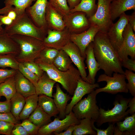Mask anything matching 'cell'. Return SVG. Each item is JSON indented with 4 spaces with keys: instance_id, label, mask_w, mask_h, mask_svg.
Segmentation results:
<instances>
[{
    "instance_id": "cell-15",
    "label": "cell",
    "mask_w": 135,
    "mask_h": 135,
    "mask_svg": "<svg viewBox=\"0 0 135 135\" xmlns=\"http://www.w3.org/2000/svg\"><path fill=\"white\" fill-rule=\"evenodd\" d=\"M99 30L97 26L92 25L83 32L79 34H71L70 41L78 48L82 56L85 58L86 48L91 42L94 41L96 35Z\"/></svg>"
},
{
    "instance_id": "cell-18",
    "label": "cell",
    "mask_w": 135,
    "mask_h": 135,
    "mask_svg": "<svg viewBox=\"0 0 135 135\" xmlns=\"http://www.w3.org/2000/svg\"><path fill=\"white\" fill-rule=\"evenodd\" d=\"M45 19L48 29L61 31L66 28L63 17L48 2L45 14Z\"/></svg>"
},
{
    "instance_id": "cell-5",
    "label": "cell",
    "mask_w": 135,
    "mask_h": 135,
    "mask_svg": "<svg viewBox=\"0 0 135 135\" xmlns=\"http://www.w3.org/2000/svg\"><path fill=\"white\" fill-rule=\"evenodd\" d=\"M131 98H124L118 96L114 102V107L111 110H106L100 108L99 115L96 120L98 127L107 122L116 123L124 120L129 114L128 104Z\"/></svg>"
},
{
    "instance_id": "cell-50",
    "label": "cell",
    "mask_w": 135,
    "mask_h": 135,
    "mask_svg": "<svg viewBox=\"0 0 135 135\" xmlns=\"http://www.w3.org/2000/svg\"><path fill=\"white\" fill-rule=\"evenodd\" d=\"M129 113L131 115L135 112V96L131 98L128 104Z\"/></svg>"
},
{
    "instance_id": "cell-14",
    "label": "cell",
    "mask_w": 135,
    "mask_h": 135,
    "mask_svg": "<svg viewBox=\"0 0 135 135\" xmlns=\"http://www.w3.org/2000/svg\"><path fill=\"white\" fill-rule=\"evenodd\" d=\"M123 37L122 44L118 55L121 62L127 60L128 56L135 59V34L129 24L125 28Z\"/></svg>"
},
{
    "instance_id": "cell-44",
    "label": "cell",
    "mask_w": 135,
    "mask_h": 135,
    "mask_svg": "<svg viewBox=\"0 0 135 135\" xmlns=\"http://www.w3.org/2000/svg\"><path fill=\"white\" fill-rule=\"evenodd\" d=\"M115 124L110 123L108 127L105 129H101L97 128L94 125L93 128L96 132V135H112L115 126Z\"/></svg>"
},
{
    "instance_id": "cell-1",
    "label": "cell",
    "mask_w": 135,
    "mask_h": 135,
    "mask_svg": "<svg viewBox=\"0 0 135 135\" xmlns=\"http://www.w3.org/2000/svg\"><path fill=\"white\" fill-rule=\"evenodd\" d=\"M92 42L94 56L100 69L104 70V74L110 76L114 72L124 74L121 62L107 33L98 32Z\"/></svg>"
},
{
    "instance_id": "cell-8",
    "label": "cell",
    "mask_w": 135,
    "mask_h": 135,
    "mask_svg": "<svg viewBox=\"0 0 135 135\" xmlns=\"http://www.w3.org/2000/svg\"><path fill=\"white\" fill-rule=\"evenodd\" d=\"M124 74L114 72L112 76L105 74L100 75L97 80L98 82L105 81L106 85L104 87L99 88L95 90L98 94L101 92L115 94L118 92L127 93L128 92Z\"/></svg>"
},
{
    "instance_id": "cell-43",
    "label": "cell",
    "mask_w": 135,
    "mask_h": 135,
    "mask_svg": "<svg viewBox=\"0 0 135 135\" xmlns=\"http://www.w3.org/2000/svg\"><path fill=\"white\" fill-rule=\"evenodd\" d=\"M18 70L12 68H0V84L8 78L14 76Z\"/></svg>"
},
{
    "instance_id": "cell-11",
    "label": "cell",
    "mask_w": 135,
    "mask_h": 135,
    "mask_svg": "<svg viewBox=\"0 0 135 135\" xmlns=\"http://www.w3.org/2000/svg\"><path fill=\"white\" fill-rule=\"evenodd\" d=\"M66 28L71 34H79L87 30L90 24L86 14L81 12H70L63 17Z\"/></svg>"
},
{
    "instance_id": "cell-4",
    "label": "cell",
    "mask_w": 135,
    "mask_h": 135,
    "mask_svg": "<svg viewBox=\"0 0 135 135\" xmlns=\"http://www.w3.org/2000/svg\"><path fill=\"white\" fill-rule=\"evenodd\" d=\"M4 29L10 36L22 34L31 36L42 41L47 34L46 32L34 24L26 12L17 15L12 23L6 25Z\"/></svg>"
},
{
    "instance_id": "cell-54",
    "label": "cell",
    "mask_w": 135,
    "mask_h": 135,
    "mask_svg": "<svg viewBox=\"0 0 135 135\" xmlns=\"http://www.w3.org/2000/svg\"><path fill=\"white\" fill-rule=\"evenodd\" d=\"M70 10L73 9L78 5L81 0H66Z\"/></svg>"
},
{
    "instance_id": "cell-33",
    "label": "cell",
    "mask_w": 135,
    "mask_h": 135,
    "mask_svg": "<svg viewBox=\"0 0 135 135\" xmlns=\"http://www.w3.org/2000/svg\"><path fill=\"white\" fill-rule=\"evenodd\" d=\"M59 50L53 48L45 47L38 57L35 60L34 62L36 63L42 62L52 64Z\"/></svg>"
},
{
    "instance_id": "cell-26",
    "label": "cell",
    "mask_w": 135,
    "mask_h": 135,
    "mask_svg": "<svg viewBox=\"0 0 135 135\" xmlns=\"http://www.w3.org/2000/svg\"><path fill=\"white\" fill-rule=\"evenodd\" d=\"M79 121L80 124L75 125L72 135H96V132L93 128L94 121L89 118H84L79 120Z\"/></svg>"
},
{
    "instance_id": "cell-39",
    "label": "cell",
    "mask_w": 135,
    "mask_h": 135,
    "mask_svg": "<svg viewBox=\"0 0 135 135\" xmlns=\"http://www.w3.org/2000/svg\"><path fill=\"white\" fill-rule=\"evenodd\" d=\"M124 74L128 81L127 85L128 91L132 96H135V74L132 71L126 70Z\"/></svg>"
},
{
    "instance_id": "cell-21",
    "label": "cell",
    "mask_w": 135,
    "mask_h": 135,
    "mask_svg": "<svg viewBox=\"0 0 135 135\" xmlns=\"http://www.w3.org/2000/svg\"><path fill=\"white\" fill-rule=\"evenodd\" d=\"M20 51L18 45L4 29L0 32V54H12L15 56Z\"/></svg>"
},
{
    "instance_id": "cell-37",
    "label": "cell",
    "mask_w": 135,
    "mask_h": 135,
    "mask_svg": "<svg viewBox=\"0 0 135 135\" xmlns=\"http://www.w3.org/2000/svg\"><path fill=\"white\" fill-rule=\"evenodd\" d=\"M48 1L63 17L70 12V9L66 0H48Z\"/></svg>"
},
{
    "instance_id": "cell-55",
    "label": "cell",
    "mask_w": 135,
    "mask_h": 135,
    "mask_svg": "<svg viewBox=\"0 0 135 135\" xmlns=\"http://www.w3.org/2000/svg\"><path fill=\"white\" fill-rule=\"evenodd\" d=\"M14 8L12 6H6L3 8L0 9V14H6L9 11L13 9Z\"/></svg>"
},
{
    "instance_id": "cell-23",
    "label": "cell",
    "mask_w": 135,
    "mask_h": 135,
    "mask_svg": "<svg viewBox=\"0 0 135 135\" xmlns=\"http://www.w3.org/2000/svg\"><path fill=\"white\" fill-rule=\"evenodd\" d=\"M56 82L50 78L44 72L34 86L36 94L38 95L44 94L53 97V89Z\"/></svg>"
},
{
    "instance_id": "cell-17",
    "label": "cell",
    "mask_w": 135,
    "mask_h": 135,
    "mask_svg": "<svg viewBox=\"0 0 135 135\" xmlns=\"http://www.w3.org/2000/svg\"><path fill=\"white\" fill-rule=\"evenodd\" d=\"M62 49L67 53L72 62L76 66L82 79L86 82L87 75L84 62L85 58L82 56L78 48L70 41Z\"/></svg>"
},
{
    "instance_id": "cell-13",
    "label": "cell",
    "mask_w": 135,
    "mask_h": 135,
    "mask_svg": "<svg viewBox=\"0 0 135 135\" xmlns=\"http://www.w3.org/2000/svg\"><path fill=\"white\" fill-rule=\"evenodd\" d=\"M70 34L66 28L61 31L48 29L42 41L43 44L45 47L60 50L70 41Z\"/></svg>"
},
{
    "instance_id": "cell-47",
    "label": "cell",
    "mask_w": 135,
    "mask_h": 135,
    "mask_svg": "<svg viewBox=\"0 0 135 135\" xmlns=\"http://www.w3.org/2000/svg\"><path fill=\"white\" fill-rule=\"evenodd\" d=\"M122 66L129 70L135 72V60L128 58L126 60L122 62Z\"/></svg>"
},
{
    "instance_id": "cell-27",
    "label": "cell",
    "mask_w": 135,
    "mask_h": 135,
    "mask_svg": "<svg viewBox=\"0 0 135 135\" xmlns=\"http://www.w3.org/2000/svg\"><path fill=\"white\" fill-rule=\"evenodd\" d=\"M38 95L36 94L25 98V102L19 115L20 120H24L28 118L38 105Z\"/></svg>"
},
{
    "instance_id": "cell-41",
    "label": "cell",
    "mask_w": 135,
    "mask_h": 135,
    "mask_svg": "<svg viewBox=\"0 0 135 135\" xmlns=\"http://www.w3.org/2000/svg\"><path fill=\"white\" fill-rule=\"evenodd\" d=\"M22 63L39 77L41 76L44 74V72L40 68L38 64L34 61L26 62Z\"/></svg>"
},
{
    "instance_id": "cell-25",
    "label": "cell",
    "mask_w": 135,
    "mask_h": 135,
    "mask_svg": "<svg viewBox=\"0 0 135 135\" xmlns=\"http://www.w3.org/2000/svg\"><path fill=\"white\" fill-rule=\"evenodd\" d=\"M51 98L44 94L38 95V105L51 117H55L59 112Z\"/></svg>"
},
{
    "instance_id": "cell-20",
    "label": "cell",
    "mask_w": 135,
    "mask_h": 135,
    "mask_svg": "<svg viewBox=\"0 0 135 135\" xmlns=\"http://www.w3.org/2000/svg\"><path fill=\"white\" fill-rule=\"evenodd\" d=\"M17 92L25 98L36 94L34 84L18 70L14 76Z\"/></svg>"
},
{
    "instance_id": "cell-16",
    "label": "cell",
    "mask_w": 135,
    "mask_h": 135,
    "mask_svg": "<svg viewBox=\"0 0 135 135\" xmlns=\"http://www.w3.org/2000/svg\"><path fill=\"white\" fill-rule=\"evenodd\" d=\"M98 83L91 84L84 80L81 77L78 80L76 87L74 91L70 102L68 104L66 110V115L69 114L72 110L73 107L85 95L88 94L99 88Z\"/></svg>"
},
{
    "instance_id": "cell-46",
    "label": "cell",
    "mask_w": 135,
    "mask_h": 135,
    "mask_svg": "<svg viewBox=\"0 0 135 135\" xmlns=\"http://www.w3.org/2000/svg\"><path fill=\"white\" fill-rule=\"evenodd\" d=\"M12 135H29L20 124H15L11 133Z\"/></svg>"
},
{
    "instance_id": "cell-51",
    "label": "cell",
    "mask_w": 135,
    "mask_h": 135,
    "mask_svg": "<svg viewBox=\"0 0 135 135\" xmlns=\"http://www.w3.org/2000/svg\"><path fill=\"white\" fill-rule=\"evenodd\" d=\"M13 20L10 18L6 14L0 15V21L3 24L8 25L11 24Z\"/></svg>"
},
{
    "instance_id": "cell-6",
    "label": "cell",
    "mask_w": 135,
    "mask_h": 135,
    "mask_svg": "<svg viewBox=\"0 0 135 135\" xmlns=\"http://www.w3.org/2000/svg\"><path fill=\"white\" fill-rule=\"evenodd\" d=\"M97 94L94 90L73 107L72 111L78 120L89 118L96 122L99 115V108L96 100Z\"/></svg>"
},
{
    "instance_id": "cell-34",
    "label": "cell",
    "mask_w": 135,
    "mask_h": 135,
    "mask_svg": "<svg viewBox=\"0 0 135 135\" xmlns=\"http://www.w3.org/2000/svg\"><path fill=\"white\" fill-rule=\"evenodd\" d=\"M36 0H5V6H14V10L17 16L25 12L26 9L30 6L32 2Z\"/></svg>"
},
{
    "instance_id": "cell-45",
    "label": "cell",
    "mask_w": 135,
    "mask_h": 135,
    "mask_svg": "<svg viewBox=\"0 0 135 135\" xmlns=\"http://www.w3.org/2000/svg\"><path fill=\"white\" fill-rule=\"evenodd\" d=\"M0 121L10 122L15 124H18L17 120L10 112L0 113Z\"/></svg>"
},
{
    "instance_id": "cell-9",
    "label": "cell",
    "mask_w": 135,
    "mask_h": 135,
    "mask_svg": "<svg viewBox=\"0 0 135 135\" xmlns=\"http://www.w3.org/2000/svg\"><path fill=\"white\" fill-rule=\"evenodd\" d=\"M59 118H55L53 121L44 125L40 128L37 135H50L54 132L59 133L70 126L76 125L80 123L73 112L66 115L65 118L62 120Z\"/></svg>"
},
{
    "instance_id": "cell-49",
    "label": "cell",
    "mask_w": 135,
    "mask_h": 135,
    "mask_svg": "<svg viewBox=\"0 0 135 135\" xmlns=\"http://www.w3.org/2000/svg\"><path fill=\"white\" fill-rule=\"evenodd\" d=\"M75 128V125H72L69 126L64 132L59 133L54 132L53 133L55 135H72Z\"/></svg>"
},
{
    "instance_id": "cell-42",
    "label": "cell",
    "mask_w": 135,
    "mask_h": 135,
    "mask_svg": "<svg viewBox=\"0 0 135 135\" xmlns=\"http://www.w3.org/2000/svg\"><path fill=\"white\" fill-rule=\"evenodd\" d=\"M15 124L10 122L0 121V134L11 135Z\"/></svg>"
},
{
    "instance_id": "cell-40",
    "label": "cell",
    "mask_w": 135,
    "mask_h": 135,
    "mask_svg": "<svg viewBox=\"0 0 135 135\" xmlns=\"http://www.w3.org/2000/svg\"><path fill=\"white\" fill-rule=\"evenodd\" d=\"M20 124L29 135H37L40 127L34 124L28 118L24 120Z\"/></svg>"
},
{
    "instance_id": "cell-52",
    "label": "cell",
    "mask_w": 135,
    "mask_h": 135,
    "mask_svg": "<svg viewBox=\"0 0 135 135\" xmlns=\"http://www.w3.org/2000/svg\"><path fill=\"white\" fill-rule=\"evenodd\" d=\"M128 24L131 26L134 32L135 31V12H134L131 15H129Z\"/></svg>"
},
{
    "instance_id": "cell-38",
    "label": "cell",
    "mask_w": 135,
    "mask_h": 135,
    "mask_svg": "<svg viewBox=\"0 0 135 135\" xmlns=\"http://www.w3.org/2000/svg\"><path fill=\"white\" fill-rule=\"evenodd\" d=\"M18 70L34 86L39 79V77L22 63L19 62Z\"/></svg>"
},
{
    "instance_id": "cell-35",
    "label": "cell",
    "mask_w": 135,
    "mask_h": 135,
    "mask_svg": "<svg viewBox=\"0 0 135 135\" xmlns=\"http://www.w3.org/2000/svg\"><path fill=\"white\" fill-rule=\"evenodd\" d=\"M117 126L122 132L128 131L132 134H135V113L130 116H126L122 121L117 122Z\"/></svg>"
},
{
    "instance_id": "cell-24",
    "label": "cell",
    "mask_w": 135,
    "mask_h": 135,
    "mask_svg": "<svg viewBox=\"0 0 135 135\" xmlns=\"http://www.w3.org/2000/svg\"><path fill=\"white\" fill-rule=\"evenodd\" d=\"M135 10V0H114L111 5L112 21L128 10Z\"/></svg>"
},
{
    "instance_id": "cell-48",
    "label": "cell",
    "mask_w": 135,
    "mask_h": 135,
    "mask_svg": "<svg viewBox=\"0 0 135 135\" xmlns=\"http://www.w3.org/2000/svg\"><path fill=\"white\" fill-rule=\"evenodd\" d=\"M10 101H0V113L10 112Z\"/></svg>"
},
{
    "instance_id": "cell-29",
    "label": "cell",
    "mask_w": 135,
    "mask_h": 135,
    "mask_svg": "<svg viewBox=\"0 0 135 135\" xmlns=\"http://www.w3.org/2000/svg\"><path fill=\"white\" fill-rule=\"evenodd\" d=\"M96 0H81L80 3L70 10V12H81L85 13L88 18L96 12L97 8Z\"/></svg>"
},
{
    "instance_id": "cell-57",
    "label": "cell",
    "mask_w": 135,
    "mask_h": 135,
    "mask_svg": "<svg viewBox=\"0 0 135 135\" xmlns=\"http://www.w3.org/2000/svg\"><path fill=\"white\" fill-rule=\"evenodd\" d=\"M2 24L0 21V32L2 31L4 29L2 27Z\"/></svg>"
},
{
    "instance_id": "cell-19",
    "label": "cell",
    "mask_w": 135,
    "mask_h": 135,
    "mask_svg": "<svg viewBox=\"0 0 135 135\" xmlns=\"http://www.w3.org/2000/svg\"><path fill=\"white\" fill-rule=\"evenodd\" d=\"M85 54L86 62L88 72V75L86 77V82L93 84L95 82V78L97 73L100 69L94 56L92 42H91L86 48Z\"/></svg>"
},
{
    "instance_id": "cell-36",
    "label": "cell",
    "mask_w": 135,
    "mask_h": 135,
    "mask_svg": "<svg viewBox=\"0 0 135 135\" xmlns=\"http://www.w3.org/2000/svg\"><path fill=\"white\" fill-rule=\"evenodd\" d=\"M19 62L12 54H0V67H10L18 70Z\"/></svg>"
},
{
    "instance_id": "cell-28",
    "label": "cell",
    "mask_w": 135,
    "mask_h": 135,
    "mask_svg": "<svg viewBox=\"0 0 135 135\" xmlns=\"http://www.w3.org/2000/svg\"><path fill=\"white\" fill-rule=\"evenodd\" d=\"M51 118L38 105L28 119L34 124L40 128L52 122Z\"/></svg>"
},
{
    "instance_id": "cell-58",
    "label": "cell",
    "mask_w": 135,
    "mask_h": 135,
    "mask_svg": "<svg viewBox=\"0 0 135 135\" xmlns=\"http://www.w3.org/2000/svg\"></svg>"
},
{
    "instance_id": "cell-22",
    "label": "cell",
    "mask_w": 135,
    "mask_h": 135,
    "mask_svg": "<svg viewBox=\"0 0 135 135\" xmlns=\"http://www.w3.org/2000/svg\"><path fill=\"white\" fill-rule=\"evenodd\" d=\"M56 91L53 95V100L59 114L60 118H64L66 114V110L68 101L70 97L69 94L64 93L61 89L59 84H56Z\"/></svg>"
},
{
    "instance_id": "cell-32",
    "label": "cell",
    "mask_w": 135,
    "mask_h": 135,
    "mask_svg": "<svg viewBox=\"0 0 135 135\" xmlns=\"http://www.w3.org/2000/svg\"><path fill=\"white\" fill-rule=\"evenodd\" d=\"M10 112L18 120H20L19 115L25 102V98L16 92L10 100Z\"/></svg>"
},
{
    "instance_id": "cell-56",
    "label": "cell",
    "mask_w": 135,
    "mask_h": 135,
    "mask_svg": "<svg viewBox=\"0 0 135 135\" xmlns=\"http://www.w3.org/2000/svg\"><path fill=\"white\" fill-rule=\"evenodd\" d=\"M14 8L9 11L7 14H6L8 16L13 20H14L16 18L17 16V14L15 11L14 10Z\"/></svg>"
},
{
    "instance_id": "cell-31",
    "label": "cell",
    "mask_w": 135,
    "mask_h": 135,
    "mask_svg": "<svg viewBox=\"0 0 135 135\" xmlns=\"http://www.w3.org/2000/svg\"><path fill=\"white\" fill-rule=\"evenodd\" d=\"M72 63L68 54L64 50L62 49L59 50L52 64L59 70L62 71H65L70 68Z\"/></svg>"
},
{
    "instance_id": "cell-12",
    "label": "cell",
    "mask_w": 135,
    "mask_h": 135,
    "mask_svg": "<svg viewBox=\"0 0 135 135\" xmlns=\"http://www.w3.org/2000/svg\"><path fill=\"white\" fill-rule=\"evenodd\" d=\"M48 0H36L35 3L27 8L25 12L32 22L38 27L46 32L48 29L45 19Z\"/></svg>"
},
{
    "instance_id": "cell-7",
    "label": "cell",
    "mask_w": 135,
    "mask_h": 135,
    "mask_svg": "<svg viewBox=\"0 0 135 135\" xmlns=\"http://www.w3.org/2000/svg\"><path fill=\"white\" fill-rule=\"evenodd\" d=\"M114 0H98L95 13L88 18L90 26H97L99 31L107 33L113 23L111 12V5Z\"/></svg>"
},
{
    "instance_id": "cell-30",
    "label": "cell",
    "mask_w": 135,
    "mask_h": 135,
    "mask_svg": "<svg viewBox=\"0 0 135 135\" xmlns=\"http://www.w3.org/2000/svg\"><path fill=\"white\" fill-rule=\"evenodd\" d=\"M16 92L14 76L0 84V96H4L6 100L10 101Z\"/></svg>"
},
{
    "instance_id": "cell-2",
    "label": "cell",
    "mask_w": 135,
    "mask_h": 135,
    "mask_svg": "<svg viewBox=\"0 0 135 135\" xmlns=\"http://www.w3.org/2000/svg\"><path fill=\"white\" fill-rule=\"evenodd\" d=\"M36 63L50 78L60 84L69 94L73 95L78 82L81 77L78 69L72 64L68 70L62 71L57 69L53 64Z\"/></svg>"
},
{
    "instance_id": "cell-10",
    "label": "cell",
    "mask_w": 135,
    "mask_h": 135,
    "mask_svg": "<svg viewBox=\"0 0 135 135\" xmlns=\"http://www.w3.org/2000/svg\"><path fill=\"white\" fill-rule=\"evenodd\" d=\"M116 22L112 24L107 32L111 43L118 55L123 43L124 31L128 24L129 15L124 12Z\"/></svg>"
},
{
    "instance_id": "cell-3",
    "label": "cell",
    "mask_w": 135,
    "mask_h": 135,
    "mask_svg": "<svg viewBox=\"0 0 135 135\" xmlns=\"http://www.w3.org/2000/svg\"><path fill=\"white\" fill-rule=\"evenodd\" d=\"M10 36L20 47V52L15 56L19 62L34 61L45 48L42 41L34 37L20 34Z\"/></svg>"
},
{
    "instance_id": "cell-53",
    "label": "cell",
    "mask_w": 135,
    "mask_h": 135,
    "mask_svg": "<svg viewBox=\"0 0 135 135\" xmlns=\"http://www.w3.org/2000/svg\"><path fill=\"white\" fill-rule=\"evenodd\" d=\"M113 135H132L130 132L128 131L122 132L119 130L118 127L116 126H115Z\"/></svg>"
}]
</instances>
